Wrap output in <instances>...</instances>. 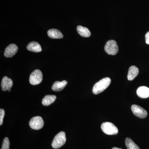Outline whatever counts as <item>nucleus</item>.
<instances>
[{"instance_id": "1", "label": "nucleus", "mask_w": 149, "mask_h": 149, "mask_svg": "<svg viewBox=\"0 0 149 149\" xmlns=\"http://www.w3.org/2000/svg\"><path fill=\"white\" fill-rule=\"evenodd\" d=\"M111 80L109 77L103 78L97 82L93 86V92L95 95H97L103 92L109 86Z\"/></svg>"}, {"instance_id": "2", "label": "nucleus", "mask_w": 149, "mask_h": 149, "mask_svg": "<svg viewBox=\"0 0 149 149\" xmlns=\"http://www.w3.org/2000/svg\"><path fill=\"white\" fill-rule=\"evenodd\" d=\"M66 141L65 133L64 132L61 131L55 136L52 143V147L54 149L59 148L64 145Z\"/></svg>"}, {"instance_id": "3", "label": "nucleus", "mask_w": 149, "mask_h": 149, "mask_svg": "<svg viewBox=\"0 0 149 149\" xmlns=\"http://www.w3.org/2000/svg\"><path fill=\"white\" fill-rule=\"evenodd\" d=\"M101 128L105 134L108 135H114L118 132V129L112 123L106 122L102 123Z\"/></svg>"}, {"instance_id": "4", "label": "nucleus", "mask_w": 149, "mask_h": 149, "mask_svg": "<svg viewBox=\"0 0 149 149\" xmlns=\"http://www.w3.org/2000/svg\"><path fill=\"white\" fill-rule=\"evenodd\" d=\"M104 50L108 54L111 55L116 54L118 52V47L117 43L113 40L108 41L104 46Z\"/></svg>"}, {"instance_id": "5", "label": "nucleus", "mask_w": 149, "mask_h": 149, "mask_svg": "<svg viewBox=\"0 0 149 149\" xmlns=\"http://www.w3.org/2000/svg\"><path fill=\"white\" fill-rule=\"evenodd\" d=\"M43 80V75L40 70H35L32 72L29 77V83L31 85H35L40 84Z\"/></svg>"}, {"instance_id": "6", "label": "nucleus", "mask_w": 149, "mask_h": 149, "mask_svg": "<svg viewBox=\"0 0 149 149\" xmlns=\"http://www.w3.org/2000/svg\"><path fill=\"white\" fill-rule=\"evenodd\" d=\"M29 125L31 128L34 130H40L44 126V120L41 116H35L30 119Z\"/></svg>"}, {"instance_id": "7", "label": "nucleus", "mask_w": 149, "mask_h": 149, "mask_svg": "<svg viewBox=\"0 0 149 149\" xmlns=\"http://www.w3.org/2000/svg\"><path fill=\"white\" fill-rule=\"evenodd\" d=\"M131 109L133 114L137 117L144 118L146 117L148 115L146 111L139 105L133 104L131 106Z\"/></svg>"}, {"instance_id": "8", "label": "nucleus", "mask_w": 149, "mask_h": 149, "mask_svg": "<svg viewBox=\"0 0 149 149\" xmlns=\"http://www.w3.org/2000/svg\"><path fill=\"white\" fill-rule=\"evenodd\" d=\"M18 51V47L15 44H12L8 46L5 49L4 54L6 57H12L14 56Z\"/></svg>"}, {"instance_id": "9", "label": "nucleus", "mask_w": 149, "mask_h": 149, "mask_svg": "<svg viewBox=\"0 0 149 149\" xmlns=\"http://www.w3.org/2000/svg\"><path fill=\"white\" fill-rule=\"evenodd\" d=\"M2 90L3 91H8L9 89H11L13 85V82L10 78L4 76L2 80L1 84Z\"/></svg>"}, {"instance_id": "10", "label": "nucleus", "mask_w": 149, "mask_h": 149, "mask_svg": "<svg viewBox=\"0 0 149 149\" xmlns=\"http://www.w3.org/2000/svg\"><path fill=\"white\" fill-rule=\"evenodd\" d=\"M136 93L137 95L141 98L146 99L149 97V88L146 86L139 87Z\"/></svg>"}, {"instance_id": "11", "label": "nucleus", "mask_w": 149, "mask_h": 149, "mask_svg": "<svg viewBox=\"0 0 149 149\" xmlns=\"http://www.w3.org/2000/svg\"><path fill=\"white\" fill-rule=\"evenodd\" d=\"M139 73V69L137 67L133 65L130 66L128 70L127 78L128 80H133L137 77Z\"/></svg>"}, {"instance_id": "12", "label": "nucleus", "mask_w": 149, "mask_h": 149, "mask_svg": "<svg viewBox=\"0 0 149 149\" xmlns=\"http://www.w3.org/2000/svg\"><path fill=\"white\" fill-rule=\"evenodd\" d=\"M27 49L33 52H40L42 51V48L40 44L37 42H31L27 45Z\"/></svg>"}, {"instance_id": "13", "label": "nucleus", "mask_w": 149, "mask_h": 149, "mask_svg": "<svg viewBox=\"0 0 149 149\" xmlns=\"http://www.w3.org/2000/svg\"><path fill=\"white\" fill-rule=\"evenodd\" d=\"M48 36L52 39H58L63 38V35L59 30L55 29H49L48 31Z\"/></svg>"}, {"instance_id": "14", "label": "nucleus", "mask_w": 149, "mask_h": 149, "mask_svg": "<svg viewBox=\"0 0 149 149\" xmlns=\"http://www.w3.org/2000/svg\"><path fill=\"white\" fill-rule=\"evenodd\" d=\"M68 82L66 80H63L61 82L56 81L54 83L52 86V89L55 92L62 91L67 84Z\"/></svg>"}, {"instance_id": "15", "label": "nucleus", "mask_w": 149, "mask_h": 149, "mask_svg": "<svg viewBox=\"0 0 149 149\" xmlns=\"http://www.w3.org/2000/svg\"><path fill=\"white\" fill-rule=\"evenodd\" d=\"M77 30L78 34L82 37H88L91 36V31L87 27L79 25L77 27Z\"/></svg>"}, {"instance_id": "16", "label": "nucleus", "mask_w": 149, "mask_h": 149, "mask_svg": "<svg viewBox=\"0 0 149 149\" xmlns=\"http://www.w3.org/2000/svg\"><path fill=\"white\" fill-rule=\"evenodd\" d=\"M56 97L54 95H47L42 100V104L45 106H48L52 104L56 100Z\"/></svg>"}, {"instance_id": "17", "label": "nucleus", "mask_w": 149, "mask_h": 149, "mask_svg": "<svg viewBox=\"0 0 149 149\" xmlns=\"http://www.w3.org/2000/svg\"><path fill=\"white\" fill-rule=\"evenodd\" d=\"M125 144L127 149H140L138 146H137L130 138H126L125 140Z\"/></svg>"}, {"instance_id": "18", "label": "nucleus", "mask_w": 149, "mask_h": 149, "mask_svg": "<svg viewBox=\"0 0 149 149\" xmlns=\"http://www.w3.org/2000/svg\"><path fill=\"white\" fill-rule=\"evenodd\" d=\"M10 143L8 138L6 137L3 141L1 149H10Z\"/></svg>"}, {"instance_id": "19", "label": "nucleus", "mask_w": 149, "mask_h": 149, "mask_svg": "<svg viewBox=\"0 0 149 149\" xmlns=\"http://www.w3.org/2000/svg\"><path fill=\"white\" fill-rule=\"evenodd\" d=\"M5 114V112L4 110L1 109H0V125H2L3 123V120Z\"/></svg>"}, {"instance_id": "20", "label": "nucleus", "mask_w": 149, "mask_h": 149, "mask_svg": "<svg viewBox=\"0 0 149 149\" xmlns=\"http://www.w3.org/2000/svg\"><path fill=\"white\" fill-rule=\"evenodd\" d=\"M145 37H146V43L147 45H149V31L146 34Z\"/></svg>"}, {"instance_id": "21", "label": "nucleus", "mask_w": 149, "mask_h": 149, "mask_svg": "<svg viewBox=\"0 0 149 149\" xmlns=\"http://www.w3.org/2000/svg\"><path fill=\"white\" fill-rule=\"evenodd\" d=\"M111 149H122L120 148H116V147H114V148H112Z\"/></svg>"}, {"instance_id": "22", "label": "nucleus", "mask_w": 149, "mask_h": 149, "mask_svg": "<svg viewBox=\"0 0 149 149\" xmlns=\"http://www.w3.org/2000/svg\"><path fill=\"white\" fill-rule=\"evenodd\" d=\"M8 91V92H10V91H11V89H9V90Z\"/></svg>"}]
</instances>
